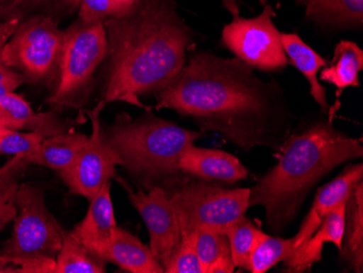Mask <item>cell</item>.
I'll list each match as a JSON object with an SVG mask.
<instances>
[{
	"label": "cell",
	"instance_id": "6da1fadb",
	"mask_svg": "<svg viewBox=\"0 0 363 273\" xmlns=\"http://www.w3.org/2000/svg\"><path fill=\"white\" fill-rule=\"evenodd\" d=\"M158 110L191 118L201 132H218L240 150H279L291 128V110L277 82H263L238 58L191 50L172 82L155 94Z\"/></svg>",
	"mask_w": 363,
	"mask_h": 273
},
{
	"label": "cell",
	"instance_id": "7a4b0ae2",
	"mask_svg": "<svg viewBox=\"0 0 363 273\" xmlns=\"http://www.w3.org/2000/svg\"><path fill=\"white\" fill-rule=\"evenodd\" d=\"M107 69L103 99L150 110L140 96L166 89L186 63L194 32L175 0H134L130 11L104 23Z\"/></svg>",
	"mask_w": 363,
	"mask_h": 273
},
{
	"label": "cell",
	"instance_id": "3957f363",
	"mask_svg": "<svg viewBox=\"0 0 363 273\" xmlns=\"http://www.w3.org/2000/svg\"><path fill=\"white\" fill-rule=\"evenodd\" d=\"M360 140L338 131L331 119L289 134L277 150V164L250 189V207L264 208L268 229L282 233L315 184L336 167L362 157Z\"/></svg>",
	"mask_w": 363,
	"mask_h": 273
},
{
	"label": "cell",
	"instance_id": "277c9868",
	"mask_svg": "<svg viewBox=\"0 0 363 273\" xmlns=\"http://www.w3.org/2000/svg\"><path fill=\"white\" fill-rule=\"evenodd\" d=\"M101 134L143 191L159 183L169 185L179 178L182 155L205 136L203 132L191 131L157 117L150 110L136 119L125 112L119 113Z\"/></svg>",
	"mask_w": 363,
	"mask_h": 273
},
{
	"label": "cell",
	"instance_id": "5b68a950",
	"mask_svg": "<svg viewBox=\"0 0 363 273\" xmlns=\"http://www.w3.org/2000/svg\"><path fill=\"white\" fill-rule=\"evenodd\" d=\"M14 206L13 231L0 248L1 256L22 272L54 273L65 229L47 208L44 191L22 183L14 195Z\"/></svg>",
	"mask_w": 363,
	"mask_h": 273
},
{
	"label": "cell",
	"instance_id": "8992f818",
	"mask_svg": "<svg viewBox=\"0 0 363 273\" xmlns=\"http://www.w3.org/2000/svg\"><path fill=\"white\" fill-rule=\"evenodd\" d=\"M107 33L104 23L77 19L63 30L56 87L47 103L56 110L79 109L86 103L94 74L107 56Z\"/></svg>",
	"mask_w": 363,
	"mask_h": 273
},
{
	"label": "cell",
	"instance_id": "52a82bcc",
	"mask_svg": "<svg viewBox=\"0 0 363 273\" xmlns=\"http://www.w3.org/2000/svg\"><path fill=\"white\" fill-rule=\"evenodd\" d=\"M168 187L181 238L197 229L224 233L230 224L245 217L250 208V189H228L195 178H177Z\"/></svg>",
	"mask_w": 363,
	"mask_h": 273
},
{
	"label": "cell",
	"instance_id": "ba28073f",
	"mask_svg": "<svg viewBox=\"0 0 363 273\" xmlns=\"http://www.w3.org/2000/svg\"><path fill=\"white\" fill-rule=\"evenodd\" d=\"M63 43L58 21L35 14L19 22L1 52L4 65L19 71L28 82L56 79Z\"/></svg>",
	"mask_w": 363,
	"mask_h": 273
},
{
	"label": "cell",
	"instance_id": "9c48e42d",
	"mask_svg": "<svg viewBox=\"0 0 363 273\" xmlns=\"http://www.w3.org/2000/svg\"><path fill=\"white\" fill-rule=\"evenodd\" d=\"M275 11L270 4L262 13L250 19L235 18L222 30V44L252 69L279 72L289 65L282 45V33L273 23Z\"/></svg>",
	"mask_w": 363,
	"mask_h": 273
},
{
	"label": "cell",
	"instance_id": "30bf717a",
	"mask_svg": "<svg viewBox=\"0 0 363 273\" xmlns=\"http://www.w3.org/2000/svg\"><path fill=\"white\" fill-rule=\"evenodd\" d=\"M106 107L103 101L91 111H87L91 121V134L86 145L81 150L74 164L59 173L61 180L74 194L91 201L106 182L116 173L121 160L101 134V112Z\"/></svg>",
	"mask_w": 363,
	"mask_h": 273
},
{
	"label": "cell",
	"instance_id": "8fae6325",
	"mask_svg": "<svg viewBox=\"0 0 363 273\" xmlns=\"http://www.w3.org/2000/svg\"><path fill=\"white\" fill-rule=\"evenodd\" d=\"M130 204L142 216L150 235V250L164 266L181 240L179 219L168 191L161 185L130 193Z\"/></svg>",
	"mask_w": 363,
	"mask_h": 273
},
{
	"label": "cell",
	"instance_id": "7c38bea8",
	"mask_svg": "<svg viewBox=\"0 0 363 273\" xmlns=\"http://www.w3.org/2000/svg\"><path fill=\"white\" fill-rule=\"evenodd\" d=\"M179 169L182 173L206 182L232 184L248 177L246 167L233 155L223 150L196 147L194 144L182 155Z\"/></svg>",
	"mask_w": 363,
	"mask_h": 273
},
{
	"label": "cell",
	"instance_id": "4fadbf2b",
	"mask_svg": "<svg viewBox=\"0 0 363 273\" xmlns=\"http://www.w3.org/2000/svg\"><path fill=\"white\" fill-rule=\"evenodd\" d=\"M110 189L111 182L108 181L96 196L89 201L91 205L84 219L71 231L89 252L99 258L103 257L104 252L109 247L114 229L117 228Z\"/></svg>",
	"mask_w": 363,
	"mask_h": 273
},
{
	"label": "cell",
	"instance_id": "5bb4252c",
	"mask_svg": "<svg viewBox=\"0 0 363 273\" xmlns=\"http://www.w3.org/2000/svg\"><path fill=\"white\" fill-rule=\"evenodd\" d=\"M360 181H363V165H350L337 178L318 189L311 211L301 223L298 233L293 238L294 250L315 233L328 213L347 201L354 185Z\"/></svg>",
	"mask_w": 363,
	"mask_h": 273
},
{
	"label": "cell",
	"instance_id": "9a60e30c",
	"mask_svg": "<svg viewBox=\"0 0 363 273\" xmlns=\"http://www.w3.org/2000/svg\"><path fill=\"white\" fill-rule=\"evenodd\" d=\"M89 136L83 133L67 132L52 138H45L36 150L16 155L10 160L22 171L28 166L52 169L60 173L68 170L86 145Z\"/></svg>",
	"mask_w": 363,
	"mask_h": 273
},
{
	"label": "cell",
	"instance_id": "2e32d148",
	"mask_svg": "<svg viewBox=\"0 0 363 273\" xmlns=\"http://www.w3.org/2000/svg\"><path fill=\"white\" fill-rule=\"evenodd\" d=\"M346 201H342L337 207L334 208L331 213H328L322 220L315 233L296 248L291 256L283 260L289 272H306L310 270L313 264L321 262L324 244H334L337 250H340Z\"/></svg>",
	"mask_w": 363,
	"mask_h": 273
},
{
	"label": "cell",
	"instance_id": "e0dca14e",
	"mask_svg": "<svg viewBox=\"0 0 363 273\" xmlns=\"http://www.w3.org/2000/svg\"><path fill=\"white\" fill-rule=\"evenodd\" d=\"M0 116L7 121L11 130L35 132L44 138L67 133L72 124L70 120L61 118L58 110L34 111L30 104L14 91L0 101Z\"/></svg>",
	"mask_w": 363,
	"mask_h": 273
},
{
	"label": "cell",
	"instance_id": "ac0fdd59",
	"mask_svg": "<svg viewBox=\"0 0 363 273\" xmlns=\"http://www.w3.org/2000/svg\"><path fill=\"white\" fill-rule=\"evenodd\" d=\"M101 258L128 272H164L150 246L145 245L135 235L118 225L114 229L111 243Z\"/></svg>",
	"mask_w": 363,
	"mask_h": 273
},
{
	"label": "cell",
	"instance_id": "d6986e66",
	"mask_svg": "<svg viewBox=\"0 0 363 273\" xmlns=\"http://www.w3.org/2000/svg\"><path fill=\"white\" fill-rule=\"evenodd\" d=\"M305 8L306 19L323 28L361 30L363 0H296Z\"/></svg>",
	"mask_w": 363,
	"mask_h": 273
},
{
	"label": "cell",
	"instance_id": "ffe728a7",
	"mask_svg": "<svg viewBox=\"0 0 363 273\" xmlns=\"http://www.w3.org/2000/svg\"><path fill=\"white\" fill-rule=\"evenodd\" d=\"M282 45L285 54L289 58V63L295 67L297 70L303 73V77L308 79L310 84V94L319 104L320 108L324 113L330 112V105L326 99L325 89L320 84L318 73L323 67L326 66L328 61L320 56L315 50H312L309 45L306 44L298 34H282Z\"/></svg>",
	"mask_w": 363,
	"mask_h": 273
},
{
	"label": "cell",
	"instance_id": "44dd1931",
	"mask_svg": "<svg viewBox=\"0 0 363 273\" xmlns=\"http://www.w3.org/2000/svg\"><path fill=\"white\" fill-rule=\"evenodd\" d=\"M340 258L354 272H363V181L357 183L345 208Z\"/></svg>",
	"mask_w": 363,
	"mask_h": 273
},
{
	"label": "cell",
	"instance_id": "7402d4cb",
	"mask_svg": "<svg viewBox=\"0 0 363 273\" xmlns=\"http://www.w3.org/2000/svg\"><path fill=\"white\" fill-rule=\"evenodd\" d=\"M363 69V52L356 43L342 40L336 45L333 59L320 72V79L336 87L340 99L347 87H360L359 73Z\"/></svg>",
	"mask_w": 363,
	"mask_h": 273
},
{
	"label": "cell",
	"instance_id": "603a6c76",
	"mask_svg": "<svg viewBox=\"0 0 363 273\" xmlns=\"http://www.w3.org/2000/svg\"><path fill=\"white\" fill-rule=\"evenodd\" d=\"M183 238L193 240L203 273H232L235 270L225 234L214 230L197 229Z\"/></svg>",
	"mask_w": 363,
	"mask_h": 273
},
{
	"label": "cell",
	"instance_id": "cb8c5ba5",
	"mask_svg": "<svg viewBox=\"0 0 363 273\" xmlns=\"http://www.w3.org/2000/svg\"><path fill=\"white\" fill-rule=\"evenodd\" d=\"M106 262L89 252L71 232L63 231L54 273H104Z\"/></svg>",
	"mask_w": 363,
	"mask_h": 273
},
{
	"label": "cell",
	"instance_id": "d4e9b609",
	"mask_svg": "<svg viewBox=\"0 0 363 273\" xmlns=\"http://www.w3.org/2000/svg\"><path fill=\"white\" fill-rule=\"evenodd\" d=\"M230 244L234 266L250 270V260L255 247L264 233L252 220L242 217L224 232Z\"/></svg>",
	"mask_w": 363,
	"mask_h": 273
},
{
	"label": "cell",
	"instance_id": "484cf974",
	"mask_svg": "<svg viewBox=\"0 0 363 273\" xmlns=\"http://www.w3.org/2000/svg\"><path fill=\"white\" fill-rule=\"evenodd\" d=\"M293 252V238H277L264 233L250 256L248 271L252 273L267 272L277 262L286 260Z\"/></svg>",
	"mask_w": 363,
	"mask_h": 273
},
{
	"label": "cell",
	"instance_id": "4316f807",
	"mask_svg": "<svg viewBox=\"0 0 363 273\" xmlns=\"http://www.w3.org/2000/svg\"><path fill=\"white\" fill-rule=\"evenodd\" d=\"M134 0H79V19L86 23H105L128 13Z\"/></svg>",
	"mask_w": 363,
	"mask_h": 273
},
{
	"label": "cell",
	"instance_id": "83f0119b",
	"mask_svg": "<svg viewBox=\"0 0 363 273\" xmlns=\"http://www.w3.org/2000/svg\"><path fill=\"white\" fill-rule=\"evenodd\" d=\"M21 174V171L8 164L0 169V232L16 217L14 195L19 187Z\"/></svg>",
	"mask_w": 363,
	"mask_h": 273
},
{
	"label": "cell",
	"instance_id": "f1b7e54d",
	"mask_svg": "<svg viewBox=\"0 0 363 273\" xmlns=\"http://www.w3.org/2000/svg\"><path fill=\"white\" fill-rule=\"evenodd\" d=\"M166 273H203L191 238H181L163 266Z\"/></svg>",
	"mask_w": 363,
	"mask_h": 273
},
{
	"label": "cell",
	"instance_id": "f546056e",
	"mask_svg": "<svg viewBox=\"0 0 363 273\" xmlns=\"http://www.w3.org/2000/svg\"><path fill=\"white\" fill-rule=\"evenodd\" d=\"M44 140L35 132L23 133L11 128H0V154H24L36 150Z\"/></svg>",
	"mask_w": 363,
	"mask_h": 273
},
{
	"label": "cell",
	"instance_id": "4dcf8cb0",
	"mask_svg": "<svg viewBox=\"0 0 363 273\" xmlns=\"http://www.w3.org/2000/svg\"><path fill=\"white\" fill-rule=\"evenodd\" d=\"M48 4H62L74 9L79 8V0H0V14L9 19L20 20L26 12Z\"/></svg>",
	"mask_w": 363,
	"mask_h": 273
},
{
	"label": "cell",
	"instance_id": "1f68e13d",
	"mask_svg": "<svg viewBox=\"0 0 363 273\" xmlns=\"http://www.w3.org/2000/svg\"><path fill=\"white\" fill-rule=\"evenodd\" d=\"M24 83H28L26 77L19 71L0 63V101L8 94L13 93Z\"/></svg>",
	"mask_w": 363,
	"mask_h": 273
},
{
	"label": "cell",
	"instance_id": "d6a6232c",
	"mask_svg": "<svg viewBox=\"0 0 363 273\" xmlns=\"http://www.w3.org/2000/svg\"><path fill=\"white\" fill-rule=\"evenodd\" d=\"M19 22V19H9L0 22V63H3L1 52H3L4 46L11 38Z\"/></svg>",
	"mask_w": 363,
	"mask_h": 273
},
{
	"label": "cell",
	"instance_id": "836d02e7",
	"mask_svg": "<svg viewBox=\"0 0 363 273\" xmlns=\"http://www.w3.org/2000/svg\"><path fill=\"white\" fill-rule=\"evenodd\" d=\"M224 8L232 14V17H240V0H221Z\"/></svg>",
	"mask_w": 363,
	"mask_h": 273
},
{
	"label": "cell",
	"instance_id": "e575fe53",
	"mask_svg": "<svg viewBox=\"0 0 363 273\" xmlns=\"http://www.w3.org/2000/svg\"><path fill=\"white\" fill-rule=\"evenodd\" d=\"M20 267L14 266V264H9L4 260L1 256V250H0V273H21Z\"/></svg>",
	"mask_w": 363,
	"mask_h": 273
},
{
	"label": "cell",
	"instance_id": "d590c367",
	"mask_svg": "<svg viewBox=\"0 0 363 273\" xmlns=\"http://www.w3.org/2000/svg\"><path fill=\"white\" fill-rule=\"evenodd\" d=\"M0 128H10L9 124L7 123V121L1 116H0Z\"/></svg>",
	"mask_w": 363,
	"mask_h": 273
},
{
	"label": "cell",
	"instance_id": "8d00e7d4",
	"mask_svg": "<svg viewBox=\"0 0 363 273\" xmlns=\"http://www.w3.org/2000/svg\"><path fill=\"white\" fill-rule=\"evenodd\" d=\"M259 1H260V4L261 5H267V4H268V0H259Z\"/></svg>",
	"mask_w": 363,
	"mask_h": 273
},
{
	"label": "cell",
	"instance_id": "74e56055",
	"mask_svg": "<svg viewBox=\"0 0 363 273\" xmlns=\"http://www.w3.org/2000/svg\"><path fill=\"white\" fill-rule=\"evenodd\" d=\"M123 1H125V0H123Z\"/></svg>",
	"mask_w": 363,
	"mask_h": 273
}]
</instances>
